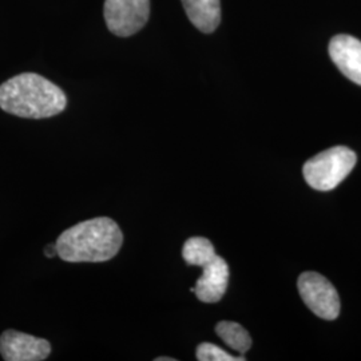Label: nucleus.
<instances>
[{"instance_id":"nucleus-1","label":"nucleus","mask_w":361,"mask_h":361,"mask_svg":"<svg viewBox=\"0 0 361 361\" xmlns=\"http://www.w3.org/2000/svg\"><path fill=\"white\" fill-rule=\"evenodd\" d=\"M122 244L123 234L116 221L97 217L68 228L55 246L66 262H104L116 257Z\"/></svg>"},{"instance_id":"nucleus-2","label":"nucleus","mask_w":361,"mask_h":361,"mask_svg":"<svg viewBox=\"0 0 361 361\" xmlns=\"http://www.w3.org/2000/svg\"><path fill=\"white\" fill-rule=\"evenodd\" d=\"M66 94L49 79L25 73L0 86V109L8 114L42 119L61 114L66 109Z\"/></svg>"},{"instance_id":"nucleus-3","label":"nucleus","mask_w":361,"mask_h":361,"mask_svg":"<svg viewBox=\"0 0 361 361\" xmlns=\"http://www.w3.org/2000/svg\"><path fill=\"white\" fill-rule=\"evenodd\" d=\"M355 152L344 146H336L319 153L305 162L302 173L310 188L329 192L348 177L356 165Z\"/></svg>"},{"instance_id":"nucleus-4","label":"nucleus","mask_w":361,"mask_h":361,"mask_svg":"<svg viewBox=\"0 0 361 361\" xmlns=\"http://www.w3.org/2000/svg\"><path fill=\"white\" fill-rule=\"evenodd\" d=\"M304 304L324 320H336L340 314V297L332 283L316 271H305L297 281Z\"/></svg>"},{"instance_id":"nucleus-5","label":"nucleus","mask_w":361,"mask_h":361,"mask_svg":"<svg viewBox=\"0 0 361 361\" xmlns=\"http://www.w3.org/2000/svg\"><path fill=\"white\" fill-rule=\"evenodd\" d=\"M104 15L109 30L116 37H131L149 20L150 0H106Z\"/></svg>"},{"instance_id":"nucleus-6","label":"nucleus","mask_w":361,"mask_h":361,"mask_svg":"<svg viewBox=\"0 0 361 361\" xmlns=\"http://www.w3.org/2000/svg\"><path fill=\"white\" fill-rule=\"evenodd\" d=\"M50 353L51 344L44 338L13 329L0 336V355L6 361L46 360Z\"/></svg>"},{"instance_id":"nucleus-7","label":"nucleus","mask_w":361,"mask_h":361,"mask_svg":"<svg viewBox=\"0 0 361 361\" xmlns=\"http://www.w3.org/2000/svg\"><path fill=\"white\" fill-rule=\"evenodd\" d=\"M202 269L204 273L197 280L195 286L192 288V292L202 302H219L225 295L229 284V265L224 258L216 255V257L209 261L207 265H204Z\"/></svg>"},{"instance_id":"nucleus-8","label":"nucleus","mask_w":361,"mask_h":361,"mask_svg":"<svg viewBox=\"0 0 361 361\" xmlns=\"http://www.w3.org/2000/svg\"><path fill=\"white\" fill-rule=\"evenodd\" d=\"M329 56L336 67L361 86V42L350 35H336L329 43Z\"/></svg>"},{"instance_id":"nucleus-9","label":"nucleus","mask_w":361,"mask_h":361,"mask_svg":"<svg viewBox=\"0 0 361 361\" xmlns=\"http://www.w3.org/2000/svg\"><path fill=\"white\" fill-rule=\"evenodd\" d=\"M185 13L189 20L200 31L210 34L221 22L219 0H182Z\"/></svg>"},{"instance_id":"nucleus-10","label":"nucleus","mask_w":361,"mask_h":361,"mask_svg":"<svg viewBox=\"0 0 361 361\" xmlns=\"http://www.w3.org/2000/svg\"><path fill=\"white\" fill-rule=\"evenodd\" d=\"M216 334L231 348L245 355L252 348V337L243 325L234 322H221L216 325Z\"/></svg>"},{"instance_id":"nucleus-11","label":"nucleus","mask_w":361,"mask_h":361,"mask_svg":"<svg viewBox=\"0 0 361 361\" xmlns=\"http://www.w3.org/2000/svg\"><path fill=\"white\" fill-rule=\"evenodd\" d=\"M182 257L190 267H204L216 257L213 244L205 237H192L182 247Z\"/></svg>"},{"instance_id":"nucleus-12","label":"nucleus","mask_w":361,"mask_h":361,"mask_svg":"<svg viewBox=\"0 0 361 361\" xmlns=\"http://www.w3.org/2000/svg\"><path fill=\"white\" fill-rule=\"evenodd\" d=\"M197 360L200 361H244L245 357L240 356L235 357L231 353L225 352L224 349L219 348L214 344L210 343H202L197 347Z\"/></svg>"},{"instance_id":"nucleus-13","label":"nucleus","mask_w":361,"mask_h":361,"mask_svg":"<svg viewBox=\"0 0 361 361\" xmlns=\"http://www.w3.org/2000/svg\"><path fill=\"white\" fill-rule=\"evenodd\" d=\"M44 255L47 256V257H55V256H58V253H56V246L55 244H52V245L46 246V249H44Z\"/></svg>"},{"instance_id":"nucleus-14","label":"nucleus","mask_w":361,"mask_h":361,"mask_svg":"<svg viewBox=\"0 0 361 361\" xmlns=\"http://www.w3.org/2000/svg\"><path fill=\"white\" fill-rule=\"evenodd\" d=\"M157 361H176V359H170V357H157Z\"/></svg>"}]
</instances>
